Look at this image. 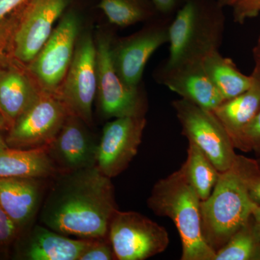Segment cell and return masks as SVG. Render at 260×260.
Instances as JSON below:
<instances>
[{"instance_id":"obj_6","label":"cell","mask_w":260,"mask_h":260,"mask_svg":"<svg viewBox=\"0 0 260 260\" xmlns=\"http://www.w3.org/2000/svg\"><path fill=\"white\" fill-rule=\"evenodd\" d=\"M108 237L119 260H144L162 253L169 244L165 228L134 211L117 210Z\"/></svg>"},{"instance_id":"obj_28","label":"cell","mask_w":260,"mask_h":260,"mask_svg":"<svg viewBox=\"0 0 260 260\" xmlns=\"http://www.w3.org/2000/svg\"><path fill=\"white\" fill-rule=\"evenodd\" d=\"M20 229L0 207V249L10 245L16 239Z\"/></svg>"},{"instance_id":"obj_2","label":"cell","mask_w":260,"mask_h":260,"mask_svg":"<svg viewBox=\"0 0 260 260\" xmlns=\"http://www.w3.org/2000/svg\"><path fill=\"white\" fill-rule=\"evenodd\" d=\"M257 166L238 155L230 169L220 173L210 196L201 201L203 237L215 252L252 216L256 203L249 193V181Z\"/></svg>"},{"instance_id":"obj_13","label":"cell","mask_w":260,"mask_h":260,"mask_svg":"<svg viewBox=\"0 0 260 260\" xmlns=\"http://www.w3.org/2000/svg\"><path fill=\"white\" fill-rule=\"evenodd\" d=\"M86 125L80 118L69 114L55 138L47 145L48 154L58 172H73L96 166L99 142Z\"/></svg>"},{"instance_id":"obj_16","label":"cell","mask_w":260,"mask_h":260,"mask_svg":"<svg viewBox=\"0 0 260 260\" xmlns=\"http://www.w3.org/2000/svg\"><path fill=\"white\" fill-rule=\"evenodd\" d=\"M42 179L0 177V207L20 230L32 221L39 209Z\"/></svg>"},{"instance_id":"obj_4","label":"cell","mask_w":260,"mask_h":260,"mask_svg":"<svg viewBox=\"0 0 260 260\" xmlns=\"http://www.w3.org/2000/svg\"><path fill=\"white\" fill-rule=\"evenodd\" d=\"M223 6L204 0H187L178 10L169 27V65L203 61L219 51L225 30Z\"/></svg>"},{"instance_id":"obj_19","label":"cell","mask_w":260,"mask_h":260,"mask_svg":"<svg viewBox=\"0 0 260 260\" xmlns=\"http://www.w3.org/2000/svg\"><path fill=\"white\" fill-rule=\"evenodd\" d=\"M251 75L252 83L246 91L225 101L213 111L232 141L260 109V70L254 67Z\"/></svg>"},{"instance_id":"obj_10","label":"cell","mask_w":260,"mask_h":260,"mask_svg":"<svg viewBox=\"0 0 260 260\" xmlns=\"http://www.w3.org/2000/svg\"><path fill=\"white\" fill-rule=\"evenodd\" d=\"M173 18L160 15L140 32L116 44L112 43L114 66L121 79L130 88H140L147 62L155 51L169 43Z\"/></svg>"},{"instance_id":"obj_32","label":"cell","mask_w":260,"mask_h":260,"mask_svg":"<svg viewBox=\"0 0 260 260\" xmlns=\"http://www.w3.org/2000/svg\"><path fill=\"white\" fill-rule=\"evenodd\" d=\"M249 193L254 201H260V169L256 167L249 181Z\"/></svg>"},{"instance_id":"obj_30","label":"cell","mask_w":260,"mask_h":260,"mask_svg":"<svg viewBox=\"0 0 260 260\" xmlns=\"http://www.w3.org/2000/svg\"><path fill=\"white\" fill-rule=\"evenodd\" d=\"M155 11L162 16L174 18L180 9L179 6L180 0H150Z\"/></svg>"},{"instance_id":"obj_35","label":"cell","mask_w":260,"mask_h":260,"mask_svg":"<svg viewBox=\"0 0 260 260\" xmlns=\"http://www.w3.org/2000/svg\"><path fill=\"white\" fill-rule=\"evenodd\" d=\"M7 147L8 146L7 145L6 142H5V140L3 139V137L0 135V149L7 148Z\"/></svg>"},{"instance_id":"obj_22","label":"cell","mask_w":260,"mask_h":260,"mask_svg":"<svg viewBox=\"0 0 260 260\" xmlns=\"http://www.w3.org/2000/svg\"><path fill=\"white\" fill-rule=\"evenodd\" d=\"M188 181L198 193L201 201L211 194L220 172L194 143L189 141L187 158L182 165Z\"/></svg>"},{"instance_id":"obj_7","label":"cell","mask_w":260,"mask_h":260,"mask_svg":"<svg viewBox=\"0 0 260 260\" xmlns=\"http://www.w3.org/2000/svg\"><path fill=\"white\" fill-rule=\"evenodd\" d=\"M69 114L59 95L44 90L12 124L5 142L8 147L14 148L47 146Z\"/></svg>"},{"instance_id":"obj_18","label":"cell","mask_w":260,"mask_h":260,"mask_svg":"<svg viewBox=\"0 0 260 260\" xmlns=\"http://www.w3.org/2000/svg\"><path fill=\"white\" fill-rule=\"evenodd\" d=\"M59 174L47 146L39 148L0 149V177L46 179Z\"/></svg>"},{"instance_id":"obj_25","label":"cell","mask_w":260,"mask_h":260,"mask_svg":"<svg viewBox=\"0 0 260 260\" xmlns=\"http://www.w3.org/2000/svg\"><path fill=\"white\" fill-rule=\"evenodd\" d=\"M235 148L260 153V109L250 122L233 140Z\"/></svg>"},{"instance_id":"obj_9","label":"cell","mask_w":260,"mask_h":260,"mask_svg":"<svg viewBox=\"0 0 260 260\" xmlns=\"http://www.w3.org/2000/svg\"><path fill=\"white\" fill-rule=\"evenodd\" d=\"M112 38L99 37L96 44L97 91L99 107L106 119L145 115V100L139 88L121 79L113 61Z\"/></svg>"},{"instance_id":"obj_21","label":"cell","mask_w":260,"mask_h":260,"mask_svg":"<svg viewBox=\"0 0 260 260\" xmlns=\"http://www.w3.org/2000/svg\"><path fill=\"white\" fill-rule=\"evenodd\" d=\"M203 65L225 102L244 93L252 83V75L243 74L232 59L222 56L219 51L208 54Z\"/></svg>"},{"instance_id":"obj_36","label":"cell","mask_w":260,"mask_h":260,"mask_svg":"<svg viewBox=\"0 0 260 260\" xmlns=\"http://www.w3.org/2000/svg\"><path fill=\"white\" fill-rule=\"evenodd\" d=\"M226 2L227 0H220V1L219 2V3H220V5H221V6H225Z\"/></svg>"},{"instance_id":"obj_5","label":"cell","mask_w":260,"mask_h":260,"mask_svg":"<svg viewBox=\"0 0 260 260\" xmlns=\"http://www.w3.org/2000/svg\"><path fill=\"white\" fill-rule=\"evenodd\" d=\"M172 107L188 140L205 154L218 172L230 169L238 157L235 147L213 111L183 99L174 101Z\"/></svg>"},{"instance_id":"obj_15","label":"cell","mask_w":260,"mask_h":260,"mask_svg":"<svg viewBox=\"0 0 260 260\" xmlns=\"http://www.w3.org/2000/svg\"><path fill=\"white\" fill-rule=\"evenodd\" d=\"M155 78L181 99L208 110L213 111L225 102L205 73L203 61L172 65L162 61L155 70Z\"/></svg>"},{"instance_id":"obj_20","label":"cell","mask_w":260,"mask_h":260,"mask_svg":"<svg viewBox=\"0 0 260 260\" xmlns=\"http://www.w3.org/2000/svg\"><path fill=\"white\" fill-rule=\"evenodd\" d=\"M39 94L21 72L0 70V112L10 125L31 105Z\"/></svg>"},{"instance_id":"obj_27","label":"cell","mask_w":260,"mask_h":260,"mask_svg":"<svg viewBox=\"0 0 260 260\" xmlns=\"http://www.w3.org/2000/svg\"><path fill=\"white\" fill-rule=\"evenodd\" d=\"M107 237L93 239L90 245L83 251L79 260H112L115 254Z\"/></svg>"},{"instance_id":"obj_14","label":"cell","mask_w":260,"mask_h":260,"mask_svg":"<svg viewBox=\"0 0 260 260\" xmlns=\"http://www.w3.org/2000/svg\"><path fill=\"white\" fill-rule=\"evenodd\" d=\"M68 0H32L13 34L14 54L18 60L31 62L53 32Z\"/></svg>"},{"instance_id":"obj_29","label":"cell","mask_w":260,"mask_h":260,"mask_svg":"<svg viewBox=\"0 0 260 260\" xmlns=\"http://www.w3.org/2000/svg\"><path fill=\"white\" fill-rule=\"evenodd\" d=\"M16 27L14 18H5L0 23V64L5 59V51L10 39L13 37Z\"/></svg>"},{"instance_id":"obj_1","label":"cell","mask_w":260,"mask_h":260,"mask_svg":"<svg viewBox=\"0 0 260 260\" xmlns=\"http://www.w3.org/2000/svg\"><path fill=\"white\" fill-rule=\"evenodd\" d=\"M41 212V220L54 232L80 239L108 237L117 211L111 178L95 167L59 173Z\"/></svg>"},{"instance_id":"obj_33","label":"cell","mask_w":260,"mask_h":260,"mask_svg":"<svg viewBox=\"0 0 260 260\" xmlns=\"http://www.w3.org/2000/svg\"><path fill=\"white\" fill-rule=\"evenodd\" d=\"M253 55H254V62H255L254 67L260 70V34L256 46L253 49Z\"/></svg>"},{"instance_id":"obj_23","label":"cell","mask_w":260,"mask_h":260,"mask_svg":"<svg viewBox=\"0 0 260 260\" xmlns=\"http://www.w3.org/2000/svg\"><path fill=\"white\" fill-rule=\"evenodd\" d=\"M215 260H260V230L253 216L216 251Z\"/></svg>"},{"instance_id":"obj_24","label":"cell","mask_w":260,"mask_h":260,"mask_svg":"<svg viewBox=\"0 0 260 260\" xmlns=\"http://www.w3.org/2000/svg\"><path fill=\"white\" fill-rule=\"evenodd\" d=\"M99 8L111 23L119 27L134 25L155 15L138 0H101Z\"/></svg>"},{"instance_id":"obj_26","label":"cell","mask_w":260,"mask_h":260,"mask_svg":"<svg viewBox=\"0 0 260 260\" xmlns=\"http://www.w3.org/2000/svg\"><path fill=\"white\" fill-rule=\"evenodd\" d=\"M225 5L232 7L234 21L238 23L243 24L260 13V0H227Z\"/></svg>"},{"instance_id":"obj_34","label":"cell","mask_w":260,"mask_h":260,"mask_svg":"<svg viewBox=\"0 0 260 260\" xmlns=\"http://www.w3.org/2000/svg\"><path fill=\"white\" fill-rule=\"evenodd\" d=\"M252 216L260 230V205L256 203L252 210Z\"/></svg>"},{"instance_id":"obj_3","label":"cell","mask_w":260,"mask_h":260,"mask_svg":"<svg viewBox=\"0 0 260 260\" xmlns=\"http://www.w3.org/2000/svg\"><path fill=\"white\" fill-rule=\"evenodd\" d=\"M201 200L188 181L182 166L154 185L148 206L155 215L172 219L182 245L181 260H215V251L202 230Z\"/></svg>"},{"instance_id":"obj_31","label":"cell","mask_w":260,"mask_h":260,"mask_svg":"<svg viewBox=\"0 0 260 260\" xmlns=\"http://www.w3.org/2000/svg\"><path fill=\"white\" fill-rule=\"evenodd\" d=\"M28 0H0V23Z\"/></svg>"},{"instance_id":"obj_8","label":"cell","mask_w":260,"mask_h":260,"mask_svg":"<svg viewBox=\"0 0 260 260\" xmlns=\"http://www.w3.org/2000/svg\"><path fill=\"white\" fill-rule=\"evenodd\" d=\"M96 44L88 34L77 42L74 55L59 97L70 114L88 125L93 121V104L97 92Z\"/></svg>"},{"instance_id":"obj_12","label":"cell","mask_w":260,"mask_h":260,"mask_svg":"<svg viewBox=\"0 0 260 260\" xmlns=\"http://www.w3.org/2000/svg\"><path fill=\"white\" fill-rule=\"evenodd\" d=\"M80 20L76 14L68 13L31 61L30 69L44 90L54 93L68 73L74 55Z\"/></svg>"},{"instance_id":"obj_11","label":"cell","mask_w":260,"mask_h":260,"mask_svg":"<svg viewBox=\"0 0 260 260\" xmlns=\"http://www.w3.org/2000/svg\"><path fill=\"white\" fill-rule=\"evenodd\" d=\"M147 121L145 115L124 116L109 121L99 142L96 167L111 178L124 172L138 153Z\"/></svg>"},{"instance_id":"obj_17","label":"cell","mask_w":260,"mask_h":260,"mask_svg":"<svg viewBox=\"0 0 260 260\" xmlns=\"http://www.w3.org/2000/svg\"><path fill=\"white\" fill-rule=\"evenodd\" d=\"M93 239H73L51 230L36 225L24 250L28 260H79Z\"/></svg>"}]
</instances>
